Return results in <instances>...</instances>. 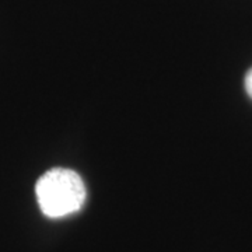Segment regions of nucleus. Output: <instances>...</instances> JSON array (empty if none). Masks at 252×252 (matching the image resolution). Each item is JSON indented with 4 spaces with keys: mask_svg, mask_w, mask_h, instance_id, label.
<instances>
[{
    "mask_svg": "<svg viewBox=\"0 0 252 252\" xmlns=\"http://www.w3.org/2000/svg\"><path fill=\"white\" fill-rule=\"evenodd\" d=\"M35 193L41 212L51 219L76 213L87 195L80 175L62 167L46 171L36 182Z\"/></svg>",
    "mask_w": 252,
    "mask_h": 252,
    "instance_id": "f257e3e1",
    "label": "nucleus"
},
{
    "mask_svg": "<svg viewBox=\"0 0 252 252\" xmlns=\"http://www.w3.org/2000/svg\"><path fill=\"white\" fill-rule=\"evenodd\" d=\"M245 90L248 93V95L252 98V67L248 70L245 76Z\"/></svg>",
    "mask_w": 252,
    "mask_h": 252,
    "instance_id": "f03ea898",
    "label": "nucleus"
}]
</instances>
